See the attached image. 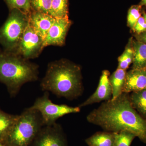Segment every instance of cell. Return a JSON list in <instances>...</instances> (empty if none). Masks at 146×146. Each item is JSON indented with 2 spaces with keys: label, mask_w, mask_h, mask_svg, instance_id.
<instances>
[{
  "label": "cell",
  "mask_w": 146,
  "mask_h": 146,
  "mask_svg": "<svg viewBox=\"0 0 146 146\" xmlns=\"http://www.w3.org/2000/svg\"><path fill=\"white\" fill-rule=\"evenodd\" d=\"M132 46L133 50L132 69H146V44L133 38Z\"/></svg>",
  "instance_id": "cell-14"
},
{
  "label": "cell",
  "mask_w": 146,
  "mask_h": 146,
  "mask_svg": "<svg viewBox=\"0 0 146 146\" xmlns=\"http://www.w3.org/2000/svg\"><path fill=\"white\" fill-rule=\"evenodd\" d=\"M129 98L133 108L146 119V89L131 93Z\"/></svg>",
  "instance_id": "cell-17"
},
{
  "label": "cell",
  "mask_w": 146,
  "mask_h": 146,
  "mask_svg": "<svg viewBox=\"0 0 146 146\" xmlns=\"http://www.w3.org/2000/svg\"><path fill=\"white\" fill-rule=\"evenodd\" d=\"M86 119L104 131H129L146 144V119L131 105L129 94L123 93L113 100L102 103L89 113Z\"/></svg>",
  "instance_id": "cell-1"
},
{
  "label": "cell",
  "mask_w": 146,
  "mask_h": 146,
  "mask_svg": "<svg viewBox=\"0 0 146 146\" xmlns=\"http://www.w3.org/2000/svg\"><path fill=\"white\" fill-rule=\"evenodd\" d=\"M52 0H31L32 10L50 15Z\"/></svg>",
  "instance_id": "cell-23"
},
{
  "label": "cell",
  "mask_w": 146,
  "mask_h": 146,
  "mask_svg": "<svg viewBox=\"0 0 146 146\" xmlns=\"http://www.w3.org/2000/svg\"><path fill=\"white\" fill-rule=\"evenodd\" d=\"M115 132L100 131L86 138L85 142L89 146H113Z\"/></svg>",
  "instance_id": "cell-15"
},
{
  "label": "cell",
  "mask_w": 146,
  "mask_h": 146,
  "mask_svg": "<svg viewBox=\"0 0 146 146\" xmlns=\"http://www.w3.org/2000/svg\"><path fill=\"white\" fill-rule=\"evenodd\" d=\"M133 37H131L129 40L124 51L118 58L117 68L126 70L129 65L133 62V50L132 46Z\"/></svg>",
  "instance_id": "cell-19"
},
{
  "label": "cell",
  "mask_w": 146,
  "mask_h": 146,
  "mask_svg": "<svg viewBox=\"0 0 146 146\" xmlns=\"http://www.w3.org/2000/svg\"><path fill=\"white\" fill-rule=\"evenodd\" d=\"M72 24V21L69 18L56 19L44 39V48L49 46H63Z\"/></svg>",
  "instance_id": "cell-9"
},
{
  "label": "cell",
  "mask_w": 146,
  "mask_h": 146,
  "mask_svg": "<svg viewBox=\"0 0 146 146\" xmlns=\"http://www.w3.org/2000/svg\"><path fill=\"white\" fill-rule=\"evenodd\" d=\"M110 73L109 71L105 70L102 72L98 86L96 91L81 104L78 107H85L90 105L102 101H108L112 99V89L110 83L109 77Z\"/></svg>",
  "instance_id": "cell-10"
},
{
  "label": "cell",
  "mask_w": 146,
  "mask_h": 146,
  "mask_svg": "<svg viewBox=\"0 0 146 146\" xmlns=\"http://www.w3.org/2000/svg\"><path fill=\"white\" fill-rule=\"evenodd\" d=\"M142 7L139 5H133L129 9L127 17V26L132 31L138 19L141 17V9Z\"/></svg>",
  "instance_id": "cell-22"
},
{
  "label": "cell",
  "mask_w": 146,
  "mask_h": 146,
  "mask_svg": "<svg viewBox=\"0 0 146 146\" xmlns=\"http://www.w3.org/2000/svg\"><path fill=\"white\" fill-rule=\"evenodd\" d=\"M29 146H68L62 127L56 123L44 125Z\"/></svg>",
  "instance_id": "cell-8"
},
{
  "label": "cell",
  "mask_w": 146,
  "mask_h": 146,
  "mask_svg": "<svg viewBox=\"0 0 146 146\" xmlns=\"http://www.w3.org/2000/svg\"><path fill=\"white\" fill-rule=\"evenodd\" d=\"M44 39L28 24L13 53L27 60L38 57L44 48Z\"/></svg>",
  "instance_id": "cell-7"
},
{
  "label": "cell",
  "mask_w": 146,
  "mask_h": 146,
  "mask_svg": "<svg viewBox=\"0 0 146 146\" xmlns=\"http://www.w3.org/2000/svg\"><path fill=\"white\" fill-rule=\"evenodd\" d=\"M0 146H5V144L3 142L0 141Z\"/></svg>",
  "instance_id": "cell-28"
},
{
  "label": "cell",
  "mask_w": 146,
  "mask_h": 146,
  "mask_svg": "<svg viewBox=\"0 0 146 146\" xmlns=\"http://www.w3.org/2000/svg\"><path fill=\"white\" fill-rule=\"evenodd\" d=\"M136 136L127 131L115 132V141L113 146H130Z\"/></svg>",
  "instance_id": "cell-21"
},
{
  "label": "cell",
  "mask_w": 146,
  "mask_h": 146,
  "mask_svg": "<svg viewBox=\"0 0 146 146\" xmlns=\"http://www.w3.org/2000/svg\"><path fill=\"white\" fill-rule=\"evenodd\" d=\"M44 125L38 111L26 108L18 115L4 144L5 146H29Z\"/></svg>",
  "instance_id": "cell-4"
},
{
  "label": "cell",
  "mask_w": 146,
  "mask_h": 146,
  "mask_svg": "<svg viewBox=\"0 0 146 146\" xmlns=\"http://www.w3.org/2000/svg\"><path fill=\"white\" fill-rule=\"evenodd\" d=\"M138 5L141 6V7H146V0H141V2H140Z\"/></svg>",
  "instance_id": "cell-26"
},
{
  "label": "cell",
  "mask_w": 146,
  "mask_h": 146,
  "mask_svg": "<svg viewBox=\"0 0 146 146\" xmlns=\"http://www.w3.org/2000/svg\"><path fill=\"white\" fill-rule=\"evenodd\" d=\"M50 15L56 19L69 18V0H52Z\"/></svg>",
  "instance_id": "cell-18"
},
{
  "label": "cell",
  "mask_w": 146,
  "mask_h": 146,
  "mask_svg": "<svg viewBox=\"0 0 146 146\" xmlns=\"http://www.w3.org/2000/svg\"><path fill=\"white\" fill-rule=\"evenodd\" d=\"M126 71L117 68L109 76L110 83L112 89V96L111 100L117 98L123 93V89L125 82Z\"/></svg>",
  "instance_id": "cell-13"
},
{
  "label": "cell",
  "mask_w": 146,
  "mask_h": 146,
  "mask_svg": "<svg viewBox=\"0 0 146 146\" xmlns=\"http://www.w3.org/2000/svg\"><path fill=\"white\" fill-rule=\"evenodd\" d=\"M18 117V115L6 113L0 108V141L3 143Z\"/></svg>",
  "instance_id": "cell-16"
},
{
  "label": "cell",
  "mask_w": 146,
  "mask_h": 146,
  "mask_svg": "<svg viewBox=\"0 0 146 146\" xmlns=\"http://www.w3.org/2000/svg\"><path fill=\"white\" fill-rule=\"evenodd\" d=\"M136 40L140 41L146 44V31L139 34H134Z\"/></svg>",
  "instance_id": "cell-25"
},
{
  "label": "cell",
  "mask_w": 146,
  "mask_h": 146,
  "mask_svg": "<svg viewBox=\"0 0 146 146\" xmlns=\"http://www.w3.org/2000/svg\"><path fill=\"white\" fill-rule=\"evenodd\" d=\"M49 96V92L45 91L44 95L37 98L33 105L30 107L40 113L44 125L53 124L58 119L64 115L80 112V108L78 106L72 107L53 103L50 99Z\"/></svg>",
  "instance_id": "cell-6"
},
{
  "label": "cell",
  "mask_w": 146,
  "mask_h": 146,
  "mask_svg": "<svg viewBox=\"0 0 146 146\" xmlns=\"http://www.w3.org/2000/svg\"><path fill=\"white\" fill-rule=\"evenodd\" d=\"M146 89V69H131L126 72L123 93L129 94Z\"/></svg>",
  "instance_id": "cell-11"
},
{
  "label": "cell",
  "mask_w": 146,
  "mask_h": 146,
  "mask_svg": "<svg viewBox=\"0 0 146 146\" xmlns=\"http://www.w3.org/2000/svg\"><path fill=\"white\" fill-rule=\"evenodd\" d=\"M9 11L18 9L28 14L32 11L31 0H4Z\"/></svg>",
  "instance_id": "cell-20"
},
{
  "label": "cell",
  "mask_w": 146,
  "mask_h": 146,
  "mask_svg": "<svg viewBox=\"0 0 146 146\" xmlns=\"http://www.w3.org/2000/svg\"><path fill=\"white\" fill-rule=\"evenodd\" d=\"M29 24L28 15L22 11H9L8 18L0 28V44L3 50L13 52Z\"/></svg>",
  "instance_id": "cell-5"
},
{
  "label": "cell",
  "mask_w": 146,
  "mask_h": 146,
  "mask_svg": "<svg viewBox=\"0 0 146 146\" xmlns=\"http://www.w3.org/2000/svg\"><path fill=\"white\" fill-rule=\"evenodd\" d=\"M40 87L42 91L51 92L58 98L69 100L78 98L84 90L81 67L65 59L51 62Z\"/></svg>",
  "instance_id": "cell-2"
},
{
  "label": "cell",
  "mask_w": 146,
  "mask_h": 146,
  "mask_svg": "<svg viewBox=\"0 0 146 146\" xmlns=\"http://www.w3.org/2000/svg\"><path fill=\"white\" fill-rule=\"evenodd\" d=\"M133 31L135 34H139L146 31V22L143 16H141L138 19Z\"/></svg>",
  "instance_id": "cell-24"
},
{
  "label": "cell",
  "mask_w": 146,
  "mask_h": 146,
  "mask_svg": "<svg viewBox=\"0 0 146 146\" xmlns=\"http://www.w3.org/2000/svg\"><path fill=\"white\" fill-rule=\"evenodd\" d=\"M28 18L30 25L44 39L56 19L49 14L33 10L28 14Z\"/></svg>",
  "instance_id": "cell-12"
},
{
  "label": "cell",
  "mask_w": 146,
  "mask_h": 146,
  "mask_svg": "<svg viewBox=\"0 0 146 146\" xmlns=\"http://www.w3.org/2000/svg\"><path fill=\"white\" fill-rule=\"evenodd\" d=\"M39 66L15 53L0 50V82L4 84L11 97L18 94L25 84L36 81Z\"/></svg>",
  "instance_id": "cell-3"
},
{
  "label": "cell",
  "mask_w": 146,
  "mask_h": 146,
  "mask_svg": "<svg viewBox=\"0 0 146 146\" xmlns=\"http://www.w3.org/2000/svg\"><path fill=\"white\" fill-rule=\"evenodd\" d=\"M142 14H143V17L145 19V21L146 22V13L144 11H142Z\"/></svg>",
  "instance_id": "cell-27"
}]
</instances>
